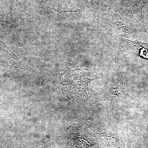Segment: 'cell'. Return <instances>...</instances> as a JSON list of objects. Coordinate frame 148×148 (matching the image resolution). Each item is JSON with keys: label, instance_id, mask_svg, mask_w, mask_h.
<instances>
[{"label": "cell", "instance_id": "obj_2", "mask_svg": "<svg viewBox=\"0 0 148 148\" xmlns=\"http://www.w3.org/2000/svg\"><path fill=\"white\" fill-rule=\"evenodd\" d=\"M123 78V74L121 72L116 71L110 73L104 86L92 97V104L101 101H112L116 98L131 97L125 90Z\"/></svg>", "mask_w": 148, "mask_h": 148}, {"label": "cell", "instance_id": "obj_5", "mask_svg": "<svg viewBox=\"0 0 148 148\" xmlns=\"http://www.w3.org/2000/svg\"><path fill=\"white\" fill-rule=\"evenodd\" d=\"M92 1V0H88V1L87 3L85 5H84V6L83 7H82V8H83L84 7V6H86V5H87L88 4V3L90 2L91 1Z\"/></svg>", "mask_w": 148, "mask_h": 148}, {"label": "cell", "instance_id": "obj_1", "mask_svg": "<svg viewBox=\"0 0 148 148\" xmlns=\"http://www.w3.org/2000/svg\"><path fill=\"white\" fill-rule=\"evenodd\" d=\"M96 77L88 69H79L66 71L61 75V80L63 89L70 98L77 102H83L89 96L88 84Z\"/></svg>", "mask_w": 148, "mask_h": 148}, {"label": "cell", "instance_id": "obj_4", "mask_svg": "<svg viewBox=\"0 0 148 148\" xmlns=\"http://www.w3.org/2000/svg\"><path fill=\"white\" fill-rule=\"evenodd\" d=\"M148 2V0H140L139 1L137 8L138 10L140 11V12H142L143 8Z\"/></svg>", "mask_w": 148, "mask_h": 148}, {"label": "cell", "instance_id": "obj_3", "mask_svg": "<svg viewBox=\"0 0 148 148\" xmlns=\"http://www.w3.org/2000/svg\"><path fill=\"white\" fill-rule=\"evenodd\" d=\"M123 48L127 49L132 54L148 59V44L123 39L122 42Z\"/></svg>", "mask_w": 148, "mask_h": 148}]
</instances>
